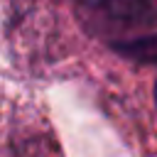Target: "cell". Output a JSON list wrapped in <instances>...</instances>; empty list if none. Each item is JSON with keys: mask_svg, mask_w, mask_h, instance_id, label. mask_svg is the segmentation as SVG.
Listing matches in <instances>:
<instances>
[{"mask_svg": "<svg viewBox=\"0 0 157 157\" xmlns=\"http://www.w3.org/2000/svg\"><path fill=\"white\" fill-rule=\"evenodd\" d=\"M78 5L98 29H125L145 25L152 17L147 0H78Z\"/></svg>", "mask_w": 157, "mask_h": 157, "instance_id": "1", "label": "cell"}, {"mask_svg": "<svg viewBox=\"0 0 157 157\" xmlns=\"http://www.w3.org/2000/svg\"><path fill=\"white\" fill-rule=\"evenodd\" d=\"M113 49L132 61L140 64H155L157 66V34L150 37H137V39H128V42H115Z\"/></svg>", "mask_w": 157, "mask_h": 157, "instance_id": "2", "label": "cell"}, {"mask_svg": "<svg viewBox=\"0 0 157 157\" xmlns=\"http://www.w3.org/2000/svg\"><path fill=\"white\" fill-rule=\"evenodd\" d=\"M155 93H157V91H155Z\"/></svg>", "mask_w": 157, "mask_h": 157, "instance_id": "3", "label": "cell"}]
</instances>
